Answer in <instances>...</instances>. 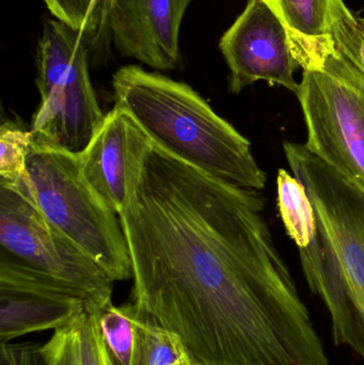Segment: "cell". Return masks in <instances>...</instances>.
Segmentation results:
<instances>
[{
  "label": "cell",
  "instance_id": "6da1fadb",
  "mask_svg": "<svg viewBox=\"0 0 364 365\" xmlns=\"http://www.w3.org/2000/svg\"><path fill=\"white\" fill-rule=\"evenodd\" d=\"M260 191L204 173L152 141L119 215L132 302L194 365H331L276 246Z\"/></svg>",
  "mask_w": 364,
  "mask_h": 365
},
{
  "label": "cell",
  "instance_id": "7a4b0ae2",
  "mask_svg": "<svg viewBox=\"0 0 364 365\" xmlns=\"http://www.w3.org/2000/svg\"><path fill=\"white\" fill-rule=\"evenodd\" d=\"M113 88L115 106L171 155L245 188H265L250 141L187 83L126 66L113 74Z\"/></svg>",
  "mask_w": 364,
  "mask_h": 365
},
{
  "label": "cell",
  "instance_id": "3957f363",
  "mask_svg": "<svg viewBox=\"0 0 364 365\" xmlns=\"http://www.w3.org/2000/svg\"><path fill=\"white\" fill-rule=\"evenodd\" d=\"M303 77V145L364 195V75L331 36L291 38Z\"/></svg>",
  "mask_w": 364,
  "mask_h": 365
},
{
  "label": "cell",
  "instance_id": "277c9868",
  "mask_svg": "<svg viewBox=\"0 0 364 365\" xmlns=\"http://www.w3.org/2000/svg\"><path fill=\"white\" fill-rule=\"evenodd\" d=\"M30 195L45 218L115 281L132 278L118 215L89 186L78 154L32 140L27 158Z\"/></svg>",
  "mask_w": 364,
  "mask_h": 365
},
{
  "label": "cell",
  "instance_id": "5b68a950",
  "mask_svg": "<svg viewBox=\"0 0 364 365\" xmlns=\"http://www.w3.org/2000/svg\"><path fill=\"white\" fill-rule=\"evenodd\" d=\"M40 106L32 140L80 154L105 121L89 75L85 32L59 19L44 24L36 51Z\"/></svg>",
  "mask_w": 364,
  "mask_h": 365
},
{
  "label": "cell",
  "instance_id": "8992f818",
  "mask_svg": "<svg viewBox=\"0 0 364 365\" xmlns=\"http://www.w3.org/2000/svg\"><path fill=\"white\" fill-rule=\"evenodd\" d=\"M0 257L74 292L89 306L113 302V281L45 218L28 186L0 185Z\"/></svg>",
  "mask_w": 364,
  "mask_h": 365
},
{
  "label": "cell",
  "instance_id": "52a82bcc",
  "mask_svg": "<svg viewBox=\"0 0 364 365\" xmlns=\"http://www.w3.org/2000/svg\"><path fill=\"white\" fill-rule=\"evenodd\" d=\"M284 150L337 255L352 313L350 351L364 361V195L305 145L286 141Z\"/></svg>",
  "mask_w": 364,
  "mask_h": 365
},
{
  "label": "cell",
  "instance_id": "ba28073f",
  "mask_svg": "<svg viewBox=\"0 0 364 365\" xmlns=\"http://www.w3.org/2000/svg\"><path fill=\"white\" fill-rule=\"evenodd\" d=\"M277 200L284 229L298 248L308 287L328 312L333 344L350 349L352 313L339 261L305 187L284 169L278 171Z\"/></svg>",
  "mask_w": 364,
  "mask_h": 365
},
{
  "label": "cell",
  "instance_id": "9c48e42d",
  "mask_svg": "<svg viewBox=\"0 0 364 365\" xmlns=\"http://www.w3.org/2000/svg\"><path fill=\"white\" fill-rule=\"evenodd\" d=\"M219 48L230 70L229 89L239 93L266 81L296 93L299 68L284 21L264 0H248L243 12L220 38Z\"/></svg>",
  "mask_w": 364,
  "mask_h": 365
},
{
  "label": "cell",
  "instance_id": "30bf717a",
  "mask_svg": "<svg viewBox=\"0 0 364 365\" xmlns=\"http://www.w3.org/2000/svg\"><path fill=\"white\" fill-rule=\"evenodd\" d=\"M151 143L130 113L115 105L88 147L78 154L85 181L118 216L130 201L135 178Z\"/></svg>",
  "mask_w": 364,
  "mask_h": 365
},
{
  "label": "cell",
  "instance_id": "8fae6325",
  "mask_svg": "<svg viewBox=\"0 0 364 365\" xmlns=\"http://www.w3.org/2000/svg\"><path fill=\"white\" fill-rule=\"evenodd\" d=\"M74 292L0 257V341L57 330L85 311Z\"/></svg>",
  "mask_w": 364,
  "mask_h": 365
},
{
  "label": "cell",
  "instance_id": "7c38bea8",
  "mask_svg": "<svg viewBox=\"0 0 364 365\" xmlns=\"http://www.w3.org/2000/svg\"><path fill=\"white\" fill-rule=\"evenodd\" d=\"M192 0H108L106 21L123 57L160 71L181 62L180 30Z\"/></svg>",
  "mask_w": 364,
  "mask_h": 365
},
{
  "label": "cell",
  "instance_id": "4fadbf2b",
  "mask_svg": "<svg viewBox=\"0 0 364 365\" xmlns=\"http://www.w3.org/2000/svg\"><path fill=\"white\" fill-rule=\"evenodd\" d=\"M41 353L45 365H113L100 339L98 308L87 304L76 319L55 330Z\"/></svg>",
  "mask_w": 364,
  "mask_h": 365
},
{
  "label": "cell",
  "instance_id": "5bb4252c",
  "mask_svg": "<svg viewBox=\"0 0 364 365\" xmlns=\"http://www.w3.org/2000/svg\"><path fill=\"white\" fill-rule=\"evenodd\" d=\"M284 21L291 38L331 36L340 19L350 14L343 0H264Z\"/></svg>",
  "mask_w": 364,
  "mask_h": 365
},
{
  "label": "cell",
  "instance_id": "9a60e30c",
  "mask_svg": "<svg viewBox=\"0 0 364 365\" xmlns=\"http://www.w3.org/2000/svg\"><path fill=\"white\" fill-rule=\"evenodd\" d=\"M135 345L130 365H194L175 334L139 310L132 302Z\"/></svg>",
  "mask_w": 364,
  "mask_h": 365
},
{
  "label": "cell",
  "instance_id": "2e32d148",
  "mask_svg": "<svg viewBox=\"0 0 364 365\" xmlns=\"http://www.w3.org/2000/svg\"><path fill=\"white\" fill-rule=\"evenodd\" d=\"M100 339L113 365H130L135 345V326L130 304L117 307L113 302L98 308Z\"/></svg>",
  "mask_w": 364,
  "mask_h": 365
},
{
  "label": "cell",
  "instance_id": "e0dca14e",
  "mask_svg": "<svg viewBox=\"0 0 364 365\" xmlns=\"http://www.w3.org/2000/svg\"><path fill=\"white\" fill-rule=\"evenodd\" d=\"M32 145L30 130L12 121L0 128V185L28 186L27 158Z\"/></svg>",
  "mask_w": 364,
  "mask_h": 365
},
{
  "label": "cell",
  "instance_id": "ac0fdd59",
  "mask_svg": "<svg viewBox=\"0 0 364 365\" xmlns=\"http://www.w3.org/2000/svg\"><path fill=\"white\" fill-rule=\"evenodd\" d=\"M331 38L337 48L364 75V19L350 12L335 26Z\"/></svg>",
  "mask_w": 364,
  "mask_h": 365
},
{
  "label": "cell",
  "instance_id": "d6986e66",
  "mask_svg": "<svg viewBox=\"0 0 364 365\" xmlns=\"http://www.w3.org/2000/svg\"><path fill=\"white\" fill-rule=\"evenodd\" d=\"M51 14L87 34L93 13L94 0H44Z\"/></svg>",
  "mask_w": 364,
  "mask_h": 365
}]
</instances>
